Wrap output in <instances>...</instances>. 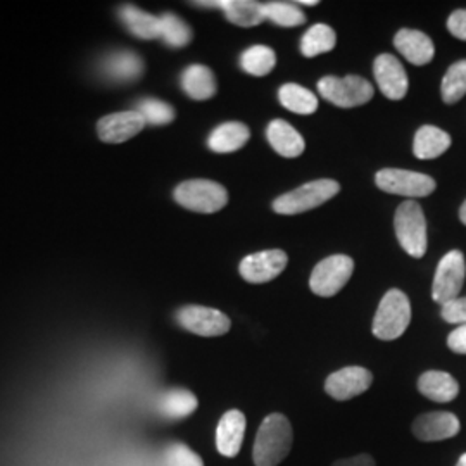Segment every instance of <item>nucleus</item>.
<instances>
[{
    "mask_svg": "<svg viewBox=\"0 0 466 466\" xmlns=\"http://www.w3.org/2000/svg\"><path fill=\"white\" fill-rule=\"evenodd\" d=\"M294 444L292 423L280 413H271L263 420L256 433L252 460L256 466H279L289 456Z\"/></svg>",
    "mask_w": 466,
    "mask_h": 466,
    "instance_id": "nucleus-1",
    "label": "nucleus"
},
{
    "mask_svg": "<svg viewBox=\"0 0 466 466\" xmlns=\"http://www.w3.org/2000/svg\"><path fill=\"white\" fill-rule=\"evenodd\" d=\"M411 321V304L404 292L392 289L383 296L373 318L371 332L380 340H396L408 330Z\"/></svg>",
    "mask_w": 466,
    "mask_h": 466,
    "instance_id": "nucleus-2",
    "label": "nucleus"
},
{
    "mask_svg": "<svg viewBox=\"0 0 466 466\" xmlns=\"http://www.w3.org/2000/svg\"><path fill=\"white\" fill-rule=\"evenodd\" d=\"M394 228H396L400 248L411 258L425 256L429 248L427 219L417 200H406L400 204L394 218Z\"/></svg>",
    "mask_w": 466,
    "mask_h": 466,
    "instance_id": "nucleus-3",
    "label": "nucleus"
},
{
    "mask_svg": "<svg viewBox=\"0 0 466 466\" xmlns=\"http://www.w3.org/2000/svg\"><path fill=\"white\" fill-rule=\"evenodd\" d=\"M340 190V185L333 180H315L309 184L300 185L299 188L287 192L273 202V209L279 215L292 217L300 215L332 199Z\"/></svg>",
    "mask_w": 466,
    "mask_h": 466,
    "instance_id": "nucleus-4",
    "label": "nucleus"
},
{
    "mask_svg": "<svg viewBox=\"0 0 466 466\" xmlns=\"http://www.w3.org/2000/svg\"><path fill=\"white\" fill-rule=\"evenodd\" d=\"M175 200L190 211L213 215L228 202V194L223 185L211 180H188L175 188Z\"/></svg>",
    "mask_w": 466,
    "mask_h": 466,
    "instance_id": "nucleus-5",
    "label": "nucleus"
},
{
    "mask_svg": "<svg viewBox=\"0 0 466 466\" xmlns=\"http://www.w3.org/2000/svg\"><path fill=\"white\" fill-rule=\"evenodd\" d=\"M319 96L339 107H358L373 97V85L365 78L350 75L344 78L325 76L318 82Z\"/></svg>",
    "mask_w": 466,
    "mask_h": 466,
    "instance_id": "nucleus-6",
    "label": "nucleus"
},
{
    "mask_svg": "<svg viewBox=\"0 0 466 466\" xmlns=\"http://www.w3.org/2000/svg\"><path fill=\"white\" fill-rule=\"evenodd\" d=\"M354 261L350 256L335 254L319 261L309 279L311 290L319 298H332L350 282Z\"/></svg>",
    "mask_w": 466,
    "mask_h": 466,
    "instance_id": "nucleus-7",
    "label": "nucleus"
},
{
    "mask_svg": "<svg viewBox=\"0 0 466 466\" xmlns=\"http://www.w3.org/2000/svg\"><path fill=\"white\" fill-rule=\"evenodd\" d=\"M466 277V263L463 252H448L435 271L433 277L432 298L437 304L444 306L456 299L463 289Z\"/></svg>",
    "mask_w": 466,
    "mask_h": 466,
    "instance_id": "nucleus-8",
    "label": "nucleus"
},
{
    "mask_svg": "<svg viewBox=\"0 0 466 466\" xmlns=\"http://www.w3.org/2000/svg\"><path fill=\"white\" fill-rule=\"evenodd\" d=\"M379 188L389 194L404 198H427L435 190V180L425 173L408 169H380L375 177Z\"/></svg>",
    "mask_w": 466,
    "mask_h": 466,
    "instance_id": "nucleus-9",
    "label": "nucleus"
},
{
    "mask_svg": "<svg viewBox=\"0 0 466 466\" xmlns=\"http://www.w3.org/2000/svg\"><path fill=\"white\" fill-rule=\"evenodd\" d=\"M177 319L185 330L200 335V337H219V335L228 332L232 327L230 318L227 317L225 313L213 309V308H204V306L182 308L177 313Z\"/></svg>",
    "mask_w": 466,
    "mask_h": 466,
    "instance_id": "nucleus-10",
    "label": "nucleus"
},
{
    "mask_svg": "<svg viewBox=\"0 0 466 466\" xmlns=\"http://www.w3.org/2000/svg\"><path fill=\"white\" fill-rule=\"evenodd\" d=\"M287 267V254L283 250H263L246 256L240 261L238 271L249 283H267L277 279Z\"/></svg>",
    "mask_w": 466,
    "mask_h": 466,
    "instance_id": "nucleus-11",
    "label": "nucleus"
},
{
    "mask_svg": "<svg viewBox=\"0 0 466 466\" xmlns=\"http://www.w3.org/2000/svg\"><path fill=\"white\" fill-rule=\"evenodd\" d=\"M373 383L371 371L363 367H346L332 375L325 382L327 394L337 400H350L367 392Z\"/></svg>",
    "mask_w": 466,
    "mask_h": 466,
    "instance_id": "nucleus-12",
    "label": "nucleus"
},
{
    "mask_svg": "<svg viewBox=\"0 0 466 466\" xmlns=\"http://www.w3.org/2000/svg\"><path fill=\"white\" fill-rule=\"evenodd\" d=\"M375 80L387 99L400 100L408 94V76L400 59L392 54H382L373 63Z\"/></svg>",
    "mask_w": 466,
    "mask_h": 466,
    "instance_id": "nucleus-13",
    "label": "nucleus"
},
{
    "mask_svg": "<svg viewBox=\"0 0 466 466\" xmlns=\"http://www.w3.org/2000/svg\"><path fill=\"white\" fill-rule=\"evenodd\" d=\"M146 127V119L137 111H125L104 116L97 123V134L106 144H123L135 135L140 134Z\"/></svg>",
    "mask_w": 466,
    "mask_h": 466,
    "instance_id": "nucleus-14",
    "label": "nucleus"
},
{
    "mask_svg": "<svg viewBox=\"0 0 466 466\" xmlns=\"http://www.w3.org/2000/svg\"><path fill=\"white\" fill-rule=\"evenodd\" d=\"M461 431V423L456 415L448 411L425 413L413 421V433L418 441L439 442L446 441Z\"/></svg>",
    "mask_w": 466,
    "mask_h": 466,
    "instance_id": "nucleus-15",
    "label": "nucleus"
},
{
    "mask_svg": "<svg viewBox=\"0 0 466 466\" xmlns=\"http://www.w3.org/2000/svg\"><path fill=\"white\" fill-rule=\"evenodd\" d=\"M246 415L238 410H230L221 417L217 429V448L219 454L235 458L240 452L246 435Z\"/></svg>",
    "mask_w": 466,
    "mask_h": 466,
    "instance_id": "nucleus-16",
    "label": "nucleus"
},
{
    "mask_svg": "<svg viewBox=\"0 0 466 466\" xmlns=\"http://www.w3.org/2000/svg\"><path fill=\"white\" fill-rule=\"evenodd\" d=\"M198 4L221 9L230 23L242 28L258 26L267 19L265 4L256 0H218V2H198Z\"/></svg>",
    "mask_w": 466,
    "mask_h": 466,
    "instance_id": "nucleus-17",
    "label": "nucleus"
},
{
    "mask_svg": "<svg viewBox=\"0 0 466 466\" xmlns=\"http://www.w3.org/2000/svg\"><path fill=\"white\" fill-rule=\"evenodd\" d=\"M394 46L415 66L429 65L435 56L432 40L417 30L404 28L398 32L394 36Z\"/></svg>",
    "mask_w": 466,
    "mask_h": 466,
    "instance_id": "nucleus-18",
    "label": "nucleus"
},
{
    "mask_svg": "<svg viewBox=\"0 0 466 466\" xmlns=\"http://www.w3.org/2000/svg\"><path fill=\"white\" fill-rule=\"evenodd\" d=\"M100 67L109 80L125 84V82H134L142 75L144 63L132 50H116V52H111L102 61Z\"/></svg>",
    "mask_w": 466,
    "mask_h": 466,
    "instance_id": "nucleus-19",
    "label": "nucleus"
},
{
    "mask_svg": "<svg viewBox=\"0 0 466 466\" xmlns=\"http://www.w3.org/2000/svg\"><path fill=\"white\" fill-rule=\"evenodd\" d=\"M267 137L269 146L287 159L298 157L306 149L304 138L299 132L283 119H273L268 125Z\"/></svg>",
    "mask_w": 466,
    "mask_h": 466,
    "instance_id": "nucleus-20",
    "label": "nucleus"
},
{
    "mask_svg": "<svg viewBox=\"0 0 466 466\" xmlns=\"http://www.w3.org/2000/svg\"><path fill=\"white\" fill-rule=\"evenodd\" d=\"M418 390L433 402H450L460 394V383L446 371H427L418 380Z\"/></svg>",
    "mask_w": 466,
    "mask_h": 466,
    "instance_id": "nucleus-21",
    "label": "nucleus"
},
{
    "mask_svg": "<svg viewBox=\"0 0 466 466\" xmlns=\"http://www.w3.org/2000/svg\"><path fill=\"white\" fill-rule=\"evenodd\" d=\"M250 138L249 128L244 123L228 121L219 125L208 138V147L218 154H228L242 149Z\"/></svg>",
    "mask_w": 466,
    "mask_h": 466,
    "instance_id": "nucleus-22",
    "label": "nucleus"
},
{
    "mask_svg": "<svg viewBox=\"0 0 466 466\" xmlns=\"http://www.w3.org/2000/svg\"><path fill=\"white\" fill-rule=\"evenodd\" d=\"M180 84L190 99L208 100L217 94V78L213 71L204 65L187 67Z\"/></svg>",
    "mask_w": 466,
    "mask_h": 466,
    "instance_id": "nucleus-23",
    "label": "nucleus"
},
{
    "mask_svg": "<svg viewBox=\"0 0 466 466\" xmlns=\"http://www.w3.org/2000/svg\"><path fill=\"white\" fill-rule=\"evenodd\" d=\"M119 17L130 34L142 38V40H154L161 38V23L159 17L152 16L149 13L135 7L125 5L119 9Z\"/></svg>",
    "mask_w": 466,
    "mask_h": 466,
    "instance_id": "nucleus-24",
    "label": "nucleus"
},
{
    "mask_svg": "<svg viewBox=\"0 0 466 466\" xmlns=\"http://www.w3.org/2000/svg\"><path fill=\"white\" fill-rule=\"evenodd\" d=\"M198 398L185 389H171L157 400V411L169 420L190 417L198 410Z\"/></svg>",
    "mask_w": 466,
    "mask_h": 466,
    "instance_id": "nucleus-25",
    "label": "nucleus"
},
{
    "mask_svg": "<svg viewBox=\"0 0 466 466\" xmlns=\"http://www.w3.org/2000/svg\"><path fill=\"white\" fill-rule=\"evenodd\" d=\"M451 147V137L437 127H421L415 135L413 152L418 159H435Z\"/></svg>",
    "mask_w": 466,
    "mask_h": 466,
    "instance_id": "nucleus-26",
    "label": "nucleus"
},
{
    "mask_svg": "<svg viewBox=\"0 0 466 466\" xmlns=\"http://www.w3.org/2000/svg\"><path fill=\"white\" fill-rule=\"evenodd\" d=\"M279 99L285 109L296 115H313L318 109L317 96L300 85H283L279 90Z\"/></svg>",
    "mask_w": 466,
    "mask_h": 466,
    "instance_id": "nucleus-27",
    "label": "nucleus"
},
{
    "mask_svg": "<svg viewBox=\"0 0 466 466\" xmlns=\"http://www.w3.org/2000/svg\"><path fill=\"white\" fill-rule=\"evenodd\" d=\"M337 44V35L329 25H313L300 40V52L306 57H317L319 54L330 52Z\"/></svg>",
    "mask_w": 466,
    "mask_h": 466,
    "instance_id": "nucleus-28",
    "label": "nucleus"
},
{
    "mask_svg": "<svg viewBox=\"0 0 466 466\" xmlns=\"http://www.w3.org/2000/svg\"><path fill=\"white\" fill-rule=\"evenodd\" d=\"M277 65V56L267 46H254L240 56V66L250 76H267Z\"/></svg>",
    "mask_w": 466,
    "mask_h": 466,
    "instance_id": "nucleus-29",
    "label": "nucleus"
},
{
    "mask_svg": "<svg viewBox=\"0 0 466 466\" xmlns=\"http://www.w3.org/2000/svg\"><path fill=\"white\" fill-rule=\"evenodd\" d=\"M159 23H161V38L167 47L182 49L192 42V30L182 17L173 13H165L163 16H159Z\"/></svg>",
    "mask_w": 466,
    "mask_h": 466,
    "instance_id": "nucleus-30",
    "label": "nucleus"
},
{
    "mask_svg": "<svg viewBox=\"0 0 466 466\" xmlns=\"http://www.w3.org/2000/svg\"><path fill=\"white\" fill-rule=\"evenodd\" d=\"M265 17L283 28L300 26L306 23V15L296 2H268L265 4Z\"/></svg>",
    "mask_w": 466,
    "mask_h": 466,
    "instance_id": "nucleus-31",
    "label": "nucleus"
},
{
    "mask_svg": "<svg viewBox=\"0 0 466 466\" xmlns=\"http://www.w3.org/2000/svg\"><path fill=\"white\" fill-rule=\"evenodd\" d=\"M442 100L446 104H456L466 96V59L458 61L446 71L441 85Z\"/></svg>",
    "mask_w": 466,
    "mask_h": 466,
    "instance_id": "nucleus-32",
    "label": "nucleus"
},
{
    "mask_svg": "<svg viewBox=\"0 0 466 466\" xmlns=\"http://www.w3.org/2000/svg\"><path fill=\"white\" fill-rule=\"evenodd\" d=\"M137 113H140L146 119V125H167L175 119V109L163 100L144 99L137 104Z\"/></svg>",
    "mask_w": 466,
    "mask_h": 466,
    "instance_id": "nucleus-33",
    "label": "nucleus"
},
{
    "mask_svg": "<svg viewBox=\"0 0 466 466\" xmlns=\"http://www.w3.org/2000/svg\"><path fill=\"white\" fill-rule=\"evenodd\" d=\"M165 465L167 466H204L199 454H196L188 446L182 442L169 444L165 451Z\"/></svg>",
    "mask_w": 466,
    "mask_h": 466,
    "instance_id": "nucleus-34",
    "label": "nucleus"
},
{
    "mask_svg": "<svg viewBox=\"0 0 466 466\" xmlns=\"http://www.w3.org/2000/svg\"><path fill=\"white\" fill-rule=\"evenodd\" d=\"M441 315L452 325H466V298H456L444 304Z\"/></svg>",
    "mask_w": 466,
    "mask_h": 466,
    "instance_id": "nucleus-35",
    "label": "nucleus"
},
{
    "mask_svg": "<svg viewBox=\"0 0 466 466\" xmlns=\"http://www.w3.org/2000/svg\"><path fill=\"white\" fill-rule=\"evenodd\" d=\"M448 30L452 36L466 42V9L454 11L448 19Z\"/></svg>",
    "mask_w": 466,
    "mask_h": 466,
    "instance_id": "nucleus-36",
    "label": "nucleus"
},
{
    "mask_svg": "<svg viewBox=\"0 0 466 466\" xmlns=\"http://www.w3.org/2000/svg\"><path fill=\"white\" fill-rule=\"evenodd\" d=\"M448 346L456 354H466V325H460L448 337Z\"/></svg>",
    "mask_w": 466,
    "mask_h": 466,
    "instance_id": "nucleus-37",
    "label": "nucleus"
},
{
    "mask_svg": "<svg viewBox=\"0 0 466 466\" xmlns=\"http://www.w3.org/2000/svg\"><path fill=\"white\" fill-rule=\"evenodd\" d=\"M332 466H375V460L370 454H358L346 460H339Z\"/></svg>",
    "mask_w": 466,
    "mask_h": 466,
    "instance_id": "nucleus-38",
    "label": "nucleus"
},
{
    "mask_svg": "<svg viewBox=\"0 0 466 466\" xmlns=\"http://www.w3.org/2000/svg\"><path fill=\"white\" fill-rule=\"evenodd\" d=\"M460 219L463 221L466 225V200L463 202V206H461V209H460Z\"/></svg>",
    "mask_w": 466,
    "mask_h": 466,
    "instance_id": "nucleus-39",
    "label": "nucleus"
},
{
    "mask_svg": "<svg viewBox=\"0 0 466 466\" xmlns=\"http://www.w3.org/2000/svg\"><path fill=\"white\" fill-rule=\"evenodd\" d=\"M318 5V0H300L298 2V5Z\"/></svg>",
    "mask_w": 466,
    "mask_h": 466,
    "instance_id": "nucleus-40",
    "label": "nucleus"
},
{
    "mask_svg": "<svg viewBox=\"0 0 466 466\" xmlns=\"http://www.w3.org/2000/svg\"><path fill=\"white\" fill-rule=\"evenodd\" d=\"M456 466H466V452L460 458V461H458V465Z\"/></svg>",
    "mask_w": 466,
    "mask_h": 466,
    "instance_id": "nucleus-41",
    "label": "nucleus"
}]
</instances>
